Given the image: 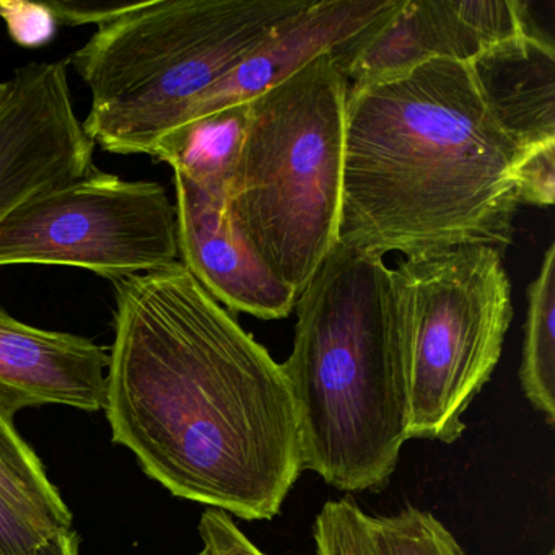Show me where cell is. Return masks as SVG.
<instances>
[{"label": "cell", "mask_w": 555, "mask_h": 555, "mask_svg": "<svg viewBox=\"0 0 555 555\" xmlns=\"http://www.w3.org/2000/svg\"><path fill=\"white\" fill-rule=\"evenodd\" d=\"M548 555H555L554 551L548 552Z\"/></svg>", "instance_id": "4316f807"}, {"label": "cell", "mask_w": 555, "mask_h": 555, "mask_svg": "<svg viewBox=\"0 0 555 555\" xmlns=\"http://www.w3.org/2000/svg\"><path fill=\"white\" fill-rule=\"evenodd\" d=\"M37 555H80L79 535L73 529L60 532L51 538Z\"/></svg>", "instance_id": "cb8c5ba5"}, {"label": "cell", "mask_w": 555, "mask_h": 555, "mask_svg": "<svg viewBox=\"0 0 555 555\" xmlns=\"http://www.w3.org/2000/svg\"><path fill=\"white\" fill-rule=\"evenodd\" d=\"M521 0H395L356 37L330 51L347 90L408 73L431 60L469 64L515 38H547Z\"/></svg>", "instance_id": "ba28073f"}, {"label": "cell", "mask_w": 555, "mask_h": 555, "mask_svg": "<svg viewBox=\"0 0 555 555\" xmlns=\"http://www.w3.org/2000/svg\"><path fill=\"white\" fill-rule=\"evenodd\" d=\"M346 105L347 83L330 51L249 102L225 214L297 297L337 245Z\"/></svg>", "instance_id": "5b68a950"}, {"label": "cell", "mask_w": 555, "mask_h": 555, "mask_svg": "<svg viewBox=\"0 0 555 555\" xmlns=\"http://www.w3.org/2000/svg\"><path fill=\"white\" fill-rule=\"evenodd\" d=\"M95 147L74 109L66 63L15 70L0 105V220L82 178L95 165Z\"/></svg>", "instance_id": "9c48e42d"}, {"label": "cell", "mask_w": 555, "mask_h": 555, "mask_svg": "<svg viewBox=\"0 0 555 555\" xmlns=\"http://www.w3.org/2000/svg\"><path fill=\"white\" fill-rule=\"evenodd\" d=\"M109 352L87 337L40 330L0 308V414L60 404L103 411Z\"/></svg>", "instance_id": "8fae6325"}, {"label": "cell", "mask_w": 555, "mask_h": 555, "mask_svg": "<svg viewBox=\"0 0 555 555\" xmlns=\"http://www.w3.org/2000/svg\"><path fill=\"white\" fill-rule=\"evenodd\" d=\"M196 555H214L212 552L209 551V548L204 547L203 551L199 552V554Z\"/></svg>", "instance_id": "484cf974"}, {"label": "cell", "mask_w": 555, "mask_h": 555, "mask_svg": "<svg viewBox=\"0 0 555 555\" xmlns=\"http://www.w3.org/2000/svg\"><path fill=\"white\" fill-rule=\"evenodd\" d=\"M405 366L411 438L454 443L470 402L492 378L512 323L503 253L466 245L392 269Z\"/></svg>", "instance_id": "8992f818"}, {"label": "cell", "mask_w": 555, "mask_h": 555, "mask_svg": "<svg viewBox=\"0 0 555 555\" xmlns=\"http://www.w3.org/2000/svg\"><path fill=\"white\" fill-rule=\"evenodd\" d=\"M281 363L301 466L343 492H376L411 440L408 366L392 269L337 243L295 301Z\"/></svg>", "instance_id": "3957f363"}, {"label": "cell", "mask_w": 555, "mask_h": 555, "mask_svg": "<svg viewBox=\"0 0 555 555\" xmlns=\"http://www.w3.org/2000/svg\"><path fill=\"white\" fill-rule=\"evenodd\" d=\"M248 119L249 102L184 122L157 142L151 157L170 165L212 199L225 201Z\"/></svg>", "instance_id": "5bb4252c"}, {"label": "cell", "mask_w": 555, "mask_h": 555, "mask_svg": "<svg viewBox=\"0 0 555 555\" xmlns=\"http://www.w3.org/2000/svg\"><path fill=\"white\" fill-rule=\"evenodd\" d=\"M181 262L232 313L281 320L294 311L297 294L279 281L233 232L225 201L212 199L175 173Z\"/></svg>", "instance_id": "30bf717a"}, {"label": "cell", "mask_w": 555, "mask_h": 555, "mask_svg": "<svg viewBox=\"0 0 555 555\" xmlns=\"http://www.w3.org/2000/svg\"><path fill=\"white\" fill-rule=\"evenodd\" d=\"M392 4L395 0H313L304 14L259 44L207 89L178 126L251 102L314 57L356 37Z\"/></svg>", "instance_id": "7c38bea8"}, {"label": "cell", "mask_w": 555, "mask_h": 555, "mask_svg": "<svg viewBox=\"0 0 555 555\" xmlns=\"http://www.w3.org/2000/svg\"><path fill=\"white\" fill-rule=\"evenodd\" d=\"M522 151L469 64L431 60L347 90L337 243L385 258L512 245Z\"/></svg>", "instance_id": "7a4b0ae2"}, {"label": "cell", "mask_w": 555, "mask_h": 555, "mask_svg": "<svg viewBox=\"0 0 555 555\" xmlns=\"http://www.w3.org/2000/svg\"><path fill=\"white\" fill-rule=\"evenodd\" d=\"M0 18L8 25L15 43L25 48H40L56 37L57 22L47 2H11L0 0Z\"/></svg>", "instance_id": "d6986e66"}, {"label": "cell", "mask_w": 555, "mask_h": 555, "mask_svg": "<svg viewBox=\"0 0 555 555\" xmlns=\"http://www.w3.org/2000/svg\"><path fill=\"white\" fill-rule=\"evenodd\" d=\"M54 535L0 500V555H37Z\"/></svg>", "instance_id": "7402d4cb"}, {"label": "cell", "mask_w": 555, "mask_h": 555, "mask_svg": "<svg viewBox=\"0 0 555 555\" xmlns=\"http://www.w3.org/2000/svg\"><path fill=\"white\" fill-rule=\"evenodd\" d=\"M313 0H145L70 57L103 151L151 157L194 102Z\"/></svg>", "instance_id": "277c9868"}, {"label": "cell", "mask_w": 555, "mask_h": 555, "mask_svg": "<svg viewBox=\"0 0 555 555\" xmlns=\"http://www.w3.org/2000/svg\"><path fill=\"white\" fill-rule=\"evenodd\" d=\"M519 204L551 207L555 201V144L522 155L516 167Z\"/></svg>", "instance_id": "ffe728a7"}, {"label": "cell", "mask_w": 555, "mask_h": 555, "mask_svg": "<svg viewBox=\"0 0 555 555\" xmlns=\"http://www.w3.org/2000/svg\"><path fill=\"white\" fill-rule=\"evenodd\" d=\"M53 12L57 24L69 27H82V25L109 24L116 18L122 17L128 12L134 11L139 2H83V0H51L47 2Z\"/></svg>", "instance_id": "603a6c76"}, {"label": "cell", "mask_w": 555, "mask_h": 555, "mask_svg": "<svg viewBox=\"0 0 555 555\" xmlns=\"http://www.w3.org/2000/svg\"><path fill=\"white\" fill-rule=\"evenodd\" d=\"M199 534L204 547L214 555H266L242 529L232 516L220 509H207L201 516Z\"/></svg>", "instance_id": "44dd1931"}, {"label": "cell", "mask_w": 555, "mask_h": 555, "mask_svg": "<svg viewBox=\"0 0 555 555\" xmlns=\"http://www.w3.org/2000/svg\"><path fill=\"white\" fill-rule=\"evenodd\" d=\"M9 89H11V80L0 83V105L4 103L5 96H8L9 93Z\"/></svg>", "instance_id": "d4e9b609"}, {"label": "cell", "mask_w": 555, "mask_h": 555, "mask_svg": "<svg viewBox=\"0 0 555 555\" xmlns=\"http://www.w3.org/2000/svg\"><path fill=\"white\" fill-rule=\"evenodd\" d=\"M317 555H376L370 515L352 496L324 503L313 522Z\"/></svg>", "instance_id": "ac0fdd59"}, {"label": "cell", "mask_w": 555, "mask_h": 555, "mask_svg": "<svg viewBox=\"0 0 555 555\" xmlns=\"http://www.w3.org/2000/svg\"><path fill=\"white\" fill-rule=\"evenodd\" d=\"M180 262L177 207L154 181H126L93 165L0 220V268H82L113 284Z\"/></svg>", "instance_id": "52a82bcc"}, {"label": "cell", "mask_w": 555, "mask_h": 555, "mask_svg": "<svg viewBox=\"0 0 555 555\" xmlns=\"http://www.w3.org/2000/svg\"><path fill=\"white\" fill-rule=\"evenodd\" d=\"M0 500L50 534L69 531L73 515L14 421L0 414Z\"/></svg>", "instance_id": "9a60e30c"}, {"label": "cell", "mask_w": 555, "mask_h": 555, "mask_svg": "<svg viewBox=\"0 0 555 555\" xmlns=\"http://www.w3.org/2000/svg\"><path fill=\"white\" fill-rule=\"evenodd\" d=\"M105 408L113 441L173 495L246 521L300 477L284 370L183 262L115 282Z\"/></svg>", "instance_id": "6da1fadb"}, {"label": "cell", "mask_w": 555, "mask_h": 555, "mask_svg": "<svg viewBox=\"0 0 555 555\" xmlns=\"http://www.w3.org/2000/svg\"><path fill=\"white\" fill-rule=\"evenodd\" d=\"M469 67L493 118L522 154L555 144L554 40L525 35Z\"/></svg>", "instance_id": "4fadbf2b"}, {"label": "cell", "mask_w": 555, "mask_h": 555, "mask_svg": "<svg viewBox=\"0 0 555 555\" xmlns=\"http://www.w3.org/2000/svg\"><path fill=\"white\" fill-rule=\"evenodd\" d=\"M370 529L376 555H467L440 519L417 506L370 515Z\"/></svg>", "instance_id": "e0dca14e"}, {"label": "cell", "mask_w": 555, "mask_h": 555, "mask_svg": "<svg viewBox=\"0 0 555 555\" xmlns=\"http://www.w3.org/2000/svg\"><path fill=\"white\" fill-rule=\"evenodd\" d=\"M519 383L526 399L555 424V245L528 288Z\"/></svg>", "instance_id": "2e32d148"}]
</instances>
